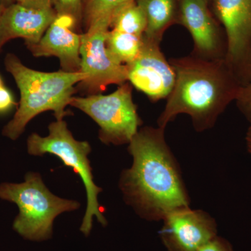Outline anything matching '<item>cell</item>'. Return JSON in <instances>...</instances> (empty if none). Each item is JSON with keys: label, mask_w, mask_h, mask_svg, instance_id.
I'll list each match as a JSON object with an SVG mask.
<instances>
[{"label": "cell", "mask_w": 251, "mask_h": 251, "mask_svg": "<svg viewBox=\"0 0 251 251\" xmlns=\"http://www.w3.org/2000/svg\"><path fill=\"white\" fill-rule=\"evenodd\" d=\"M49 130L47 136L36 133L29 135L27 141L28 153L39 156L45 153L53 154L62 160L64 166L70 167L80 176L85 185L87 198V209L80 229L87 237L92 230L94 216L102 226H107L106 219L98 201V195L102 189L94 183L88 158L92 149L88 142L78 141L74 138L64 120L51 123Z\"/></svg>", "instance_id": "5"}, {"label": "cell", "mask_w": 251, "mask_h": 251, "mask_svg": "<svg viewBox=\"0 0 251 251\" xmlns=\"http://www.w3.org/2000/svg\"><path fill=\"white\" fill-rule=\"evenodd\" d=\"M163 128L145 127L130 140L133 164L122 174L120 186L126 202L143 219L163 220L171 211L189 206L179 166Z\"/></svg>", "instance_id": "1"}, {"label": "cell", "mask_w": 251, "mask_h": 251, "mask_svg": "<svg viewBox=\"0 0 251 251\" xmlns=\"http://www.w3.org/2000/svg\"><path fill=\"white\" fill-rule=\"evenodd\" d=\"M143 36L109 30L106 39V46L110 53L118 62L126 64L133 62L138 57L143 45Z\"/></svg>", "instance_id": "16"}, {"label": "cell", "mask_w": 251, "mask_h": 251, "mask_svg": "<svg viewBox=\"0 0 251 251\" xmlns=\"http://www.w3.org/2000/svg\"><path fill=\"white\" fill-rule=\"evenodd\" d=\"M162 242L168 251H197L217 236V225L207 213L178 208L163 219Z\"/></svg>", "instance_id": "11"}, {"label": "cell", "mask_w": 251, "mask_h": 251, "mask_svg": "<svg viewBox=\"0 0 251 251\" xmlns=\"http://www.w3.org/2000/svg\"><path fill=\"white\" fill-rule=\"evenodd\" d=\"M3 10H4V8L2 7L1 4H0V18H1V14H2Z\"/></svg>", "instance_id": "25"}, {"label": "cell", "mask_w": 251, "mask_h": 251, "mask_svg": "<svg viewBox=\"0 0 251 251\" xmlns=\"http://www.w3.org/2000/svg\"><path fill=\"white\" fill-rule=\"evenodd\" d=\"M197 251H234L231 244L224 238L216 236Z\"/></svg>", "instance_id": "20"}, {"label": "cell", "mask_w": 251, "mask_h": 251, "mask_svg": "<svg viewBox=\"0 0 251 251\" xmlns=\"http://www.w3.org/2000/svg\"><path fill=\"white\" fill-rule=\"evenodd\" d=\"M205 1L208 3V4H209V3L211 2V0H205Z\"/></svg>", "instance_id": "27"}, {"label": "cell", "mask_w": 251, "mask_h": 251, "mask_svg": "<svg viewBox=\"0 0 251 251\" xmlns=\"http://www.w3.org/2000/svg\"><path fill=\"white\" fill-rule=\"evenodd\" d=\"M135 0H87L85 16L87 29L110 28L117 13Z\"/></svg>", "instance_id": "15"}, {"label": "cell", "mask_w": 251, "mask_h": 251, "mask_svg": "<svg viewBox=\"0 0 251 251\" xmlns=\"http://www.w3.org/2000/svg\"><path fill=\"white\" fill-rule=\"evenodd\" d=\"M227 41L226 60L241 86L251 73V0H211Z\"/></svg>", "instance_id": "7"}, {"label": "cell", "mask_w": 251, "mask_h": 251, "mask_svg": "<svg viewBox=\"0 0 251 251\" xmlns=\"http://www.w3.org/2000/svg\"><path fill=\"white\" fill-rule=\"evenodd\" d=\"M70 105L97 122L100 127L99 138L107 145L129 143L142 124L133 103L131 85L127 82L108 95L73 97Z\"/></svg>", "instance_id": "6"}, {"label": "cell", "mask_w": 251, "mask_h": 251, "mask_svg": "<svg viewBox=\"0 0 251 251\" xmlns=\"http://www.w3.org/2000/svg\"><path fill=\"white\" fill-rule=\"evenodd\" d=\"M16 2L34 9H52V0H16Z\"/></svg>", "instance_id": "22"}, {"label": "cell", "mask_w": 251, "mask_h": 251, "mask_svg": "<svg viewBox=\"0 0 251 251\" xmlns=\"http://www.w3.org/2000/svg\"><path fill=\"white\" fill-rule=\"evenodd\" d=\"M15 105L14 97L10 91L4 85L0 87V115L10 111Z\"/></svg>", "instance_id": "21"}, {"label": "cell", "mask_w": 251, "mask_h": 251, "mask_svg": "<svg viewBox=\"0 0 251 251\" xmlns=\"http://www.w3.org/2000/svg\"><path fill=\"white\" fill-rule=\"evenodd\" d=\"M246 140H247L248 150H249V153L251 154V126L249 127V130H248Z\"/></svg>", "instance_id": "23"}, {"label": "cell", "mask_w": 251, "mask_h": 251, "mask_svg": "<svg viewBox=\"0 0 251 251\" xmlns=\"http://www.w3.org/2000/svg\"><path fill=\"white\" fill-rule=\"evenodd\" d=\"M169 62L175 82L158 117V127L165 129L178 115L186 114L198 131L212 128L229 104L235 101L241 87L226 59L210 60L191 54Z\"/></svg>", "instance_id": "2"}, {"label": "cell", "mask_w": 251, "mask_h": 251, "mask_svg": "<svg viewBox=\"0 0 251 251\" xmlns=\"http://www.w3.org/2000/svg\"><path fill=\"white\" fill-rule=\"evenodd\" d=\"M208 5L205 0H179V23L192 36L193 55L210 60L226 59V34Z\"/></svg>", "instance_id": "10"}, {"label": "cell", "mask_w": 251, "mask_h": 251, "mask_svg": "<svg viewBox=\"0 0 251 251\" xmlns=\"http://www.w3.org/2000/svg\"><path fill=\"white\" fill-rule=\"evenodd\" d=\"M15 1H16V0H0V4H1L4 9V8L7 7V6H10V5L14 4Z\"/></svg>", "instance_id": "24"}, {"label": "cell", "mask_w": 251, "mask_h": 251, "mask_svg": "<svg viewBox=\"0 0 251 251\" xmlns=\"http://www.w3.org/2000/svg\"><path fill=\"white\" fill-rule=\"evenodd\" d=\"M160 44L143 35L139 54L126 65L128 81L151 101L167 99L175 82L174 69L162 52Z\"/></svg>", "instance_id": "9"}, {"label": "cell", "mask_w": 251, "mask_h": 251, "mask_svg": "<svg viewBox=\"0 0 251 251\" xmlns=\"http://www.w3.org/2000/svg\"><path fill=\"white\" fill-rule=\"evenodd\" d=\"M55 17L53 9H34L16 2L4 8L0 18V49L18 38L24 39L27 46L37 44Z\"/></svg>", "instance_id": "13"}, {"label": "cell", "mask_w": 251, "mask_h": 251, "mask_svg": "<svg viewBox=\"0 0 251 251\" xmlns=\"http://www.w3.org/2000/svg\"><path fill=\"white\" fill-rule=\"evenodd\" d=\"M75 21L68 15H56L41 40L27 45L28 49L35 57H58L64 72H80L81 35L72 31Z\"/></svg>", "instance_id": "12"}, {"label": "cell", "mask_w": 251, "mask_h": 251, "mask_svg": "<svg viewBox=\"0 0 251 251\" xmlns=\"http://www.w3.org/2000/svg\"><path fill=\"white\" fill-rule=\"evenodd\" d=\"M235 101L239 110L251 124V73L247 82L239 88Z\"/></svg>", "instance_id": "18"}, {"label": "cell", "mask_w": 251, "mask_h": 251, "mask_svg": "<svg viewBox=\"0 0 251 251\" xmlns=\"http://www.w3.org/2000/svg\"><path fill=\"white\" fill-rule=\"evenodd\" d=\"M56 15H68L75 20L80 17L82 0H52Z\"/></svg>", "instance_id": "19"}, {"label": "cell", "mask_w": 251, "mask_h": 251, "mask_svg": "<svg viewBox=\"0 0 251 251\" xmlns=\"http://www.w3.org/2000/svg\"><path fill=\"white\" fill-rule=\"evenodd\" d=\"M4 64L21 94L17 111L2 130V135L12 140H17L28 123L42 112L51 110L56 120H63L67 115L65 108L70 105L74 87L87 77L81 72H38L26 67L13 54L6 56Z\"/></svg>", "instance_id": "3"}, {"label": "cell", "mask_w": 251, "mask_h": 251, "mask_svg": "<svg viewBox=\"0 0 251 251\" xmlns=\"http://www.w3.org/2000/svg\"><path fill=\"white\" fill-rule=\"evenodd\" d=\"M147 19L144 36L161 44L163 34L171 25L179 23V0H136Z\"/></svg>", "instance_id": "14"}, {"label": "cell", "mask_w": 251, "mask_h": 251, "mask_svg": "<svg viewBox=\"0 0 251 251\" xmlns=\"http://www.w3.org/2000/svg\"><path fill=\"white\" fill-rule=\"evenodd\" d=\"M108 31V28L97 27L81 34L80 72L87 77L80 83L91 92L128 81L126 66L118 62L107 48Z\"/></svg>", "instance_id": "8"}, {"label": "cell", "mask_w": 251, "mask_h": 251, "mask_svg": "<svg viewBox=\"0 0 251 251\" xmlns=\"http://www.w3.org/2000/svg\"><path fill=\"white\" fill-rule=\"evenodd\" d=\"M2 85H4V84H3L2 80H1V76H0V87Z\"/></svg>", "instance_id": "26"}, {"label": "cell", "mask_w": 251, "mask_h": 251, "mask_svg": "<svg viewBox=\"0 0 251 251\" xmlns=\"http://www.w3.org/2000/svg\"><path fill=\"white\" fill-rule=\"evenodd\" d=\"M112 29L142 36L147 29V19L143 9L132 1L119 11L112 21Z\"/></svg>", "instance_id": "17"}, {"label": "cell", "mask_w": 251, "mask_h": 251, "mask_svg": "<svg viewBox=\"0 0 251 251\" xmlns=\"http://www.w3.org/2000/svg\"><path fill=\"white\" fill-rule=\"evenodd\" d=\"M0 199L18 206L19 213L13 223V229L31 242L49 240L52 236L56 217L80 207L77 201L52 194L36 173H27L23 182L0 184Z\"/></svg>", "instance_id": "4"}]
</instances>
